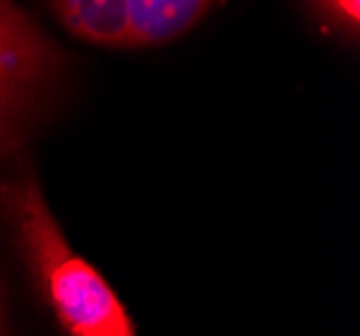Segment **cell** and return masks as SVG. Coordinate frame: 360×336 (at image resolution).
Returning a JSON list of instances; mask_svg holds the SVG:
<instances>
[{
    "instance_id": "1",
    "label": "cell",
    "mask_w": 360,
    "mask_h": 336,
    "mask_svg": "<svg viewBox=\"0 0 360 336\" xmlns=\"http://www.w3.org/2000/svg\"><path fill=\"white\" fill-rule=\"evenodd\" d=\"M0 221L25 261L38 299L65 336H137L119 293L75 253L46 205L27 159L0 167Z\"/></svg>"
},
{
    "instance_id": "2",
    "label": "cell",
    "mask_w": 360,
    "mask_h": 336,
    "mask_svg": "<svg viewBox=\"0 0 360 336\" xmlns=\"http://www.w3.org/2000/svg\"><path fill=\"white\" fill-rule=\"evenodd\" d=\"M57 70V46L14 0H0V156L22 143Z\"/></svg>"
},
{
    "instance_id": "3",
    "label": "cell",
    "mask_w": 360,
    "mask_h": 336,
    "mask_svg": "<svg viewBox=\"0 0 360 336\" xmlns=\"http://www.w3.org/2000/svg\"><path fill=\"white\" fill-rule=\"evenodd\" d=\"M215 0H127L129 46H159L188 32Z\"/></svg>"
},
{
    "instance_id": "4",
    "label": "cell",
    "mask_w": 360,
    "mask_h": 336,
    "mask_svg": "<svg viewBox=\"0 0 360 336\" xmlns=\"http://www.w3.org/2000/svg\"><path fill=\"white\" fill-rule=\"evenodd\" d=\"M54 14L75 38L94 46H129L127 0H51Z\"/></svg>"
},
{
    "instance_id": "5",
    "label": "cell",
    "mask_w": 360,
    "mask_h": 336,
    "mask_svg": "<svg viewBox=\"0 0 360 336\" xmlns=\"http://www.w3.org/2000/svg\"><path fill=\"white\" fill-rule=\"evenodd\" d=\"M317 16H323L333 27L345 30L349 38L358 35L360 27V0H309Z\"/></svg>"
},
{
    "instance_id": "6",
    "label": "cell",
    "mask_w": 360,
    "mask_h": 336,
    "mask_svg": "<svg viewBox=\"0 0 360 336\" xmlns=\"http://www.w3.org/2000/svg\"><path fill=\"white\" fill-rule=\"evenodd\" d=\"M0 336H11L8 312H6V296H3V283H0Z\"/></svg>"
}]
</instances>
